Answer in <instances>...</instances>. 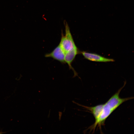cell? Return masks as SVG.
<instances>
[{"label": "cell", "instance_id": "7a4b0ae2", "mask_svg": "<svg viewBox=\"0 0 134 134\" xmlns=\"http://www.w3.org/2000/svg\"><path fill=\"white\" fill-rule=\"evenodd\" d=\"M114 111L105 103L104 104L103 107L99 116L95 120L94 123L90 126L88 129L90 131H95L97 127L101 129L102 126L104 125L105 121L110 114Z\"/></svg>", "mask_w": 134, "mask_h": 134}, {"label": "cell", "instance_id": "8992f818", "mask_svg": "<svg viewBox=\"0 0 134 134\" xmlns=\"http://www.w3.org/2000/svg\"><path fill=\"white\" fill-rule=\"evenodd\" d=\"M81 53L85 59L92 61L106 62L114 61L113 59L106 58L95 53L83 51H81Z\"/></svg>", "mask_w": 134, "mask_h": 134}, {"label": "cell", "instance_id": "5b68a950", "mask_svg": "<svg viewBox=\"0 0 134 134\" xmlns=\"http://www.w3.org/2000/svg\"><path fill=\"white\" fill-rule=\"evenodd\" d=\"M80 53L81 51L76 46L65 53V62L68 65L69 68L73 71L74 73V77L77 76V74L72 67L71 65L72 63L77 55Z\"/></svg>", "mask_w": 134, "mask_h": 134}, {"label": "cell", "instance_id": "277c9868", "mask_svg": "<svg viewBox=\"0 0 134 134\" xmlns=\"http://www.w3.org/2000/svg\"><path fill=\"white\" fill-rule=\"evenodd\" d=\"M65 53L59 44L51 52L46 54V57H50L65 64L66 63L65 58Z\"/></svg>", "mask_w": 134, "mask_h": 134}, {"label": "cell", "instance_id": "3957f363", "mask_svg": "<svg viewBox=\"0 0 134 134\" xmlns=\"http://www.w3.org/2000/svg\"><path fill=\"white\" fill-rule=\"evenodd\" d=\"M125 84L120 88L118 91L113 95L106 102L114 111L120 105L124 102L133 98V97H131L126 98H122L120 97V93Z\"/></svg>", "mask_w": 134, "mask_h": 134}, {"label": "cell", "instance_id": "6da1fadb", "mask_svg": "<svg viewBox=\"0 0 134 134\" xmlns=\"http://www.w3.org/2000/svg\"><path fill=\"white\" fill-rule=\"evenodd\" d=\"M65 25V33L64 35L62 33L59 45L66 53L76 47L71 33L70 29L67 22Z\"/></svg>", "mask_w": 134, "mask_h": 134}, {"label": "cell", "instance_id": "ba28073f", "mask_svg": "<svg viewBox=\"0 0 134 134\" xmlns=\"http://www.w3.org/2000/svg\"><path fill=\"white\" fill-rule=\"evenodd\" d=\"M0 133V134H1V133Z\"/></svg>", "mask_w": 134, "mask_h": 134}, {"label": "cell", "instance_id": "52a82bcc", "mask_svg": "<svg viewBox=\"0 0 134 134\" xmlns=\"http://www.w3.org/2000/svg\"><path fill=\"white\" fill-rule=\"evenodd\" d=\"M104 104L98 105L94 107H89L83 106L86 108L92 114L95 120L100 115L102 111Z\"/></svg>", "mask_w": 134, "mask_h": 134}]
</instances>
